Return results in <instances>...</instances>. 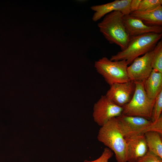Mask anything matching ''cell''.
<instances>
[{
  "label": "cell",
  "mask_w": 162,
  "mask_h": 162,
  "mask_svg": "<svg viewBox=\"0 0 162 162\" xmlns=\"http://www.w3.org/2000/svg\"><path fill=\"white\" fill-rule=\"evenodd\" d=\"M97 138L114 153L117 162H127V144L116 117L101 127Z\"/></svg>",
  "instance_id": "obj_1"
},
{
  "label": "cell",
  "mask_w": 162,
  "mask_h": 162,
  "mask_svg": "<svg viewBox=\"0 0 162 162\" xmlns=\"http://www.w3.org/2000/svg\"><path fill=\"white\" fill-rule=\"evenodd\" d=\"M124 15L119 11H114L106 15L98 24L100 32L107 40L118 46L121 50L126 48L130 38L124 25Z\"/></svg>",
  "instance_id": "obj_2"
},
{
  "label": "cell",
  "mask_w": 162,
  "mask_h": 162,
  "mask_svg": "<svg viewBox=\"0 0 162 162\" xmlns=\"http://www.w3.org/2000/svg\"><path fill=\"white\" fill-rule=\"evenodd\" d=\"M162 34L149 33L130 37L126 48L112 56L110 59L115 61L125 60L130 64L136 58L153 50L161 40Z\"/></svg>",
  "instance_id": "obj_3"
},
{
  "label": "cell",
  "mask_w": 162,
  "mask_h": 162,
  "mask_svg": "<svg viewBox=\"0 0 162 162\" xmlns=\"http://www.w3.org/2000/svg\"><path fill=\"white\" fill-rule=\"evenodd\" d=\"M134 82L135 88L133 96L130 102L122 107V115L139 116L151 120L155 99L148 97L143 82Z\"/></svg>",
  "instance_id": "obj_4"
},
{
  "label": "cell",
  "mask_w": 162,
  "mask_h": 162,
  "mask_svg": "<svg viewBox=\"0 0 162 162\" xmlns=\"http://www.w3.org/2000/svg\"><path fill=\"white\" fill-rule=\"evenodd\" d=\"M128 65L125 60L112 61L105 57L95 62L94 66L110 86L130 81L127 71Z\"/></svg>",
  "instance_id": "obj_5"
},
{
  "label": "cell",
  "mask_w": 162,
  "mask_h": 162,
  "mask_svg": "<svg viewBox=\"0 0 162 162\" xmlns=\"http://www.w3.org/2000/svg\"><path fill=\"white\" fill-rule=\"evenodd\" d=\"M118 126L125 138L151 130L153 122L144 118L124 115L116 117Z\"/></svg>",
  "instance_id": "obj_6"
},
{
  "label": "cell",
  "mask_w": 162,
  "mask_h": 162,
  "mask_svg": "<svg viewBox=\"0 0 162 162\" xmlns=\"http://www.w3.org/2000/svg\"><path fill=\"white\" fill-rule=\"evenodd\" d=\"M123 107L119 106L108 98L102 95L94 105L93 116L94 121L101 127L111 118L122 114Z\"/></svg>",
  "instance_id": "obj_7"
},
{
  "label": "cell",
  "mask_w": 162,
  "mask_h": 162,
  "mask_svg": "<svg viewBox=\"0 0 162 162\" xmlns=\"http://www.w3.org/2000/svg\"><path fill=\"white\" fill-rule=\"evenodd\" d=\"M153 50L136 58L128 66L127 71L130 81L143 82L150 75L153 68Z\"/></svg>",
  "instance_id": "obj_8"
},
{
  "label": "cell",
  "mask_w": 162,
  "mask_h": 162,
  "mask_svg": "<svg viewBox=\"0 0 162 162\" xmlns=\"http://www.w3.org/2000/svg\"><path fill=\"white\" fill-rule=\"evenodd\" d=\"M135 88V83L132 81L115 83L110 86L105 95L115 104L122 107L130 100Z\"/></svg>",
  "instance_id": "obj_9"
},
{
  "label": "cell",
  "mask_w": 162,
  "mask_h": 162,
  "mask_svg": "<svg viewBox=\"0 0 162 162\" xmlns=\"http://www.w3.org/2000/svg\"><path fill=\"white\" fill-rule=\"evenodd\" d=\"M125 139L127 144V162H136L148 152V148L144 134Z\"/></svg>",
  "instance_id": "obj_10"
},
{
  "label": "cell",
  "mask_w": 162,
  "mask_h": 162,
  "mask_svg": "<svg viewBox=\"0 0 162 162\" xmlns=\"http://www.w3.org/2000/svg\"><path fill=\"white\" fill-rule=\"evenodd\" d=\"M131 1L115 0L107 3L92 6L91 9L94 11L92 18L93 21H97L105 15L114 11H119L124 15L130 14Z\"/></svg>",
  "instance_id": "obj_11"
},
{
  "label": "cell",
  "mask_w": 162,
  "mask_h": 162,
  "mask_svg": "<svg viewBox=\"0 0 162 162\" xmlns=\"http://www.w3.org/2000/svg\"><path fill=\"white\" fill-rule=\"evenodd\" d=\"M124 20L126 30L130 37L138 36L152 33L162 34V26H147L141 20L130 14L124 15Z\"/></svg>",
  "instance_id": "obj_12"
},
{
  "label": "cell",
  "mask_w": 162,
  "mask_h": 162,
  "mask_svg": "<svg viewBox=\"0 0 162 162\" xmlns=\"http://www.w3.org/2000/svg\"><path fill=\"white\" fill-rule=\"evenodd\" d=\"M143 82L148 97L155 100L162 91V73L153 69L149 76Z\"/></svg>",
  "instance_id": "obj_13"
},
{
  "label": "cell",
  "mask_w": 162,
  "mask_h": 162,
  "mask_svg": "<svg viewBox=\"0 0 162 162\" xmlns=\"http://www.w3.org/2000/svg\"><path fill=\"white\" fill-rule=\"evenodd\" d=\"M130 15L141 20L147 26H162V5L152 10L146 12L136 11L130 13Z\"/></svg>",
  "instance_id": "obj_14"
},
{
  "label": "cell",
  "mask_w": 162,
  "mask_h": 162,
  "mask_svg": "<svg viewBox=\"0 0 162 162\" xmlns=\"http://www.w3.org/2000/svg\"><path fill=\"white\" fill-rule=\"evenodd\" d=\"M148 151L162 158V134L155 131L144 134Z\"/></svg>",
  "instance_id": "obj_15"
},
{
  "label": "cell",
  "mask_w": 162,
  "mask_h": 162,
  "mask_svg": "<svg viewBox=\"0 0 162 162\" xmlns=\"http://www.w3.org/2000/svg\"><path fill=\"white\" fill-rule=\"evenodd\" d=\"M152 65L153 69L162 73V40L157 43L153 50Z\"/></svg>",
  "instance_id": "obj_16"
},
{
  "label": "cell",
  "mask_w": 162,
  "mask_h": 162,
  "mask_svg": "<svg viewBox=\"0 0 162 162\" xmlns=\"http://www.w3.org/2000/svg\"><path fill=\"white\" fill-rule=\"evenodd\" d=\"M162 0H141L137 11L146 12L153 10L162 5Z\"/></svg>",
  "instance_id": "obj_17"
},
{
  "label": "cell",
  "mask_w": 162,
  "mask_h": 162,
  "mask_svg": "<svg viewBox=\"0 0 162 162\" xmlns=\"http://www.w3.org/2000/svg\"><path fill=\"white\" fill-rule=\"evenodd\" d=\"M162 111V91L156 96L153 107L151 120L154 122L161 115Z\"/></svg>",
  "instance_id": "obj_18"
},
{
  "label": "cell",
  "mask_w": 162,
  "mask_h": 162,
  "mask_svg": "<svg viewBox=\"0 0 162 162\" xmlns=\"http://www.w3.org/2000/svg\"><path fill=\"white\" fill-rule=\"evenodd\" d=\"M113 155V152L110 149L106 147L104 149L101 156L97 159L92 161L85 160L83 162H108Z\"/></svg>",
  "instance_id": "obj_19"
},
{
  "label": "cell",
  "mask_w": 162,
  "mask_h": 162,
  "mask_svg": "<svg viewBox=\"0 0 162 162\" xmlns=\"http://www.w3.org/2000/svg\"><path fill=\"white\" fill-rule=\"evenodd\" d=\"M136 162H162V158L149 151Z\"/></svg>",
  "instance_id": "obj_20"
},
{
  "label": "cell",
  "mask_w": 162,
  "mask_h": 162,
  "mask_svg": "<svg viewBox=\"0 0 162 162\" xmlns=\"http://www.w3.org/2000/svg\"><path fill=\"white\" fill-rule=\"evenodd\" d=\"M141 1V0H131L130 5V13L137 10Z\"/></svg>",
  "instance_id": "obj_21"
}]
</instances>
